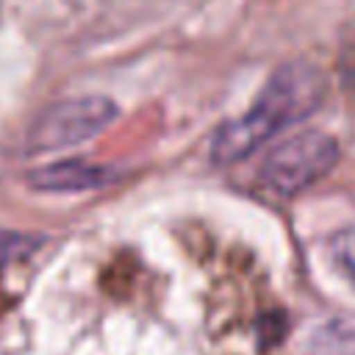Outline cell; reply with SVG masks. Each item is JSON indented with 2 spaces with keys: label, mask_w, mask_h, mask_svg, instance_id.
Instances as JSON below:
<instances>
[{
  "label": "cell",
  "mask_w": 355,
  "mask_h": 355,
  "mask_svg": "<svg viewBox=\"0 0 355 355\" xmlns=\"http://www.w3.org/2000/svg\"><path fill=\"white\" fill-rule=\"evenodd\" d=\"M338 155V141L330 133L302 130L280 141L263 158L258 169V183L277 197H294L319 178H324L336 166Z\"/></svg>",
  "instance_id": "obj_2"
},
{
  "label": "cell",
  "mask_w": 355,
  "mask_h": 355,
  "mask_svg": "<svg viewBox=\"0 0 355 355\" xmlns=\"http://www.w3.org/2000/svg\"><path fill=\"white\" fill-rule=\"evenodd\" d=\"M316 355H355V313L336 316L311 336Z\"/></svg>",
  "instance_id": "obj_5"
},
{
  "label": "cell",
  "mask_w": 355,
  "mask_h": 355,
  "mask_svg": "<svg viewBox=\"0 0 355 355\" xmlns=\"http://www.w3.org/2000/svg\"><path fill=\"white\" fill-rule=\"evenodd\" d=\"M327 252H330L336 269L355 286V227L336 230L327 239Z\"/></svg>",
  "instance_id": "obj_6"
},
{
  "label": "cell",
  "mask_w": 355,
  "mask_h": 355,
  "mask_svg": "<svg viewBox=\"0 0 355 355\" xmlns=\"http://www.w3.org/2000/svg\"><path fill=\"white\" fill-rule=\"evenodd\" d=\"M116 108L105 97H75L44 108L28 128V153H55L78 147L108 128Z\"/></svg>",
  "instance_id": "obj_3"
},
{
  "label": "cell",
  "mask_w": 355,
  "mask_h": 355,
  "mask_svg": "<svg viewBox=\"0 0 355 355\" xmlns=\"http://www.w3.org/2000/svg\"><path fill=\"white\" fill-rule=\"evenodd\" d=\"M114 180V172L108 166H97V164H83V161H64V164H53L44 169H36L28 183L39 191H89V189H100L105 183Z\"/></svg>",
  "instance_id": "obj_4"
},
{
  "label": "cell",
  "mask_w": 355,
  "mask_h": 355,
  "mask_svg": "<svg viewBox=\"0 0 355 355\" xmlns=\"http://www.w3.org/2000/svg\"><path fill=\"white\" fill-rule=\"evenodd\" d=\"M324 92H327V80L319 67L308 61H288L277 67L266 80V86L261 89L255 105L244 116L225 122L214 133L211 161L236 164L247 158L283 128L311 116L322 105Z\"/></svg>",
  "instance_id": "obj_1"
},
{
  "label": "cell",
  "mask_w": 355,
  "mask_h": 355,
  "mask_svg": "<svg viewBox=\"0 0 355 355\" xmlns=\"http://www.w3.org/2000/svg\"><path fill=\"white\" fill-rule=\"evenodd\" d=\"M33 247H39V239L0 227V272H3L6 266H11L14 261H19L22 255H28Z\"/></svg>",
  "instance_id": "obj_7"
}]
</instances>
